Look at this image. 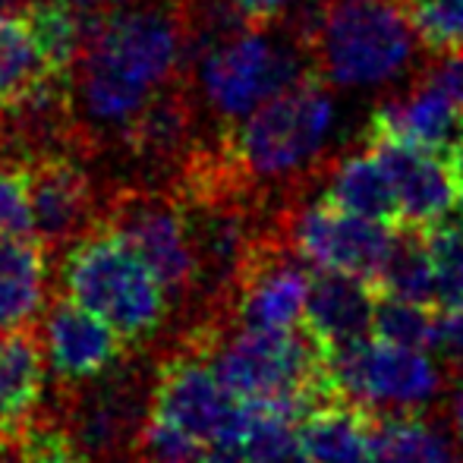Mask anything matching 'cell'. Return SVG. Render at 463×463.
Returning <instances> with one entry per match:
<instances>
[{"instance_id": "1f68e13d", "label": "cell", "mask_w": 463, "mask_h": 463, "mask_svg": "<svg viewBox=\"0 0 463 463\" xmlns=\"http://www.w3.org/2000/svg\"><path fill=\"white\" fill-rule=\"evenodd\" d=\"M420 76H426L432 86H439L448 95V101L463 114V51H451V54H432L420 67Z\"/></svg>"}, {"instance_id": "ac0fdd59", "label": "cell", "mask_w": 463, "mask_h": 463, "mask_svg": "<svg viewBox=\"0 0 463 463\" xmlns=\"http://www.w3.org/2000/svg\"><path fill=\"white\" fill-rule=\"evenodd\" d=\"M44 356L42 335L32 325L0 335V445H10L42 410Z\"/></svg>"}, {"instance_id": "8fae6325", "label": "cell", "mask_w": 463, "mask_h": 463, "mask_svg": "<svg viewBox=\"0 0 463 463\" xmlns=\"http://www.w3.org/2000/svg\"><path fill=\"white\" fill-rule=\"evenodd\" d=\"M32 224L35 240L48 252H61L98 221L95 186L80 152L48 148L25 155Z\"/></svg>"}, {"instance_id": "d6986e66", "label": "cell", "mask_w": 463, "mask_h": 463, "mask_svg": "<svg viewBox=\"0 0 463 463\" xmlns=\"http://www.w3.org/2000/svg\"><path fill=\"white\" fill-rule=\"evenodd\" d=\"M48 259L35 237H0V335L29 328L44 309Z\"/></svg>"}, {"instance_id": "7a4b0ae2", "label": "cell", "mask_w": 463, "mask_h": 463, "mask_svg": "<svg viewBox=\"0 0 463 463\" xmlns=\"http://www.w3.org/2000/svg\"><path fill=\"white\" fill-rule=\"evenodd\" d=\"M328 89L322 76L309 73L240 123L221 129L214 148L240 186L262 202L271 186L284 189L287 199L316 186L325 165L322 148L335 123Z\"/></svg>"}, {"instance_id": "7402d4cb", "label": "cell", "mask_w": 463, "mask_h": 463, "mask_svg": "<svg viewBox=\"0 0 463 463\" xmlns=\"http://www.w3.org/2000/svg\"><path fill=\"white\" fill-rule=\"evenodd\" d=\"M51 76H61L48 67L23 10H0V114L32 98Z\"/></svg>"}, {"instance_id": "5bb4252c", "label": "cell", "mask_w": 463, "mask_h": 463, "mask_svg": "<svg viewBox=\"0 0 463 463\" xmlns=\"http://www.w3.org/2000/svg\"><path fill=\"white\" fill-rule=\"evenodd\" d=\"M120 146L136 161L152 167H184V161L195 152V101L186 80H174L161 89L120 133Z\"/></svg>"}, {"instance_id": "5b68a950", "label": "cell", "mask_w": 463, "mask_h": 463, "mask_svg": "<svg viewBox=\"0 0 463 463\" xmlns=\"http://www.w3.org/2000/svg\"><path fill=\"white\" fill-rule=\"evenodd\" d=\"M420 48L403 0H328L309 38L316 76L331 89H372L410 70Z\"/></svg>"}, {"instance_id": "2e32d148", "label": "cell", "mask_w": 463, "mask_h": 463, "mask_svg": "<svg viewBox=\"0 0 463 463\" xmlns=\"http://www.w3.org/2000/svg\"><path fill=\"white\" fill-rule=\"evenodd\" d=\"M458 117V108L448 101V95L416 73L407 92L384 98L372 108L360 142H407V146L445 152Z\"/></svg>"}, {"instance_id": "4316f807", "label": "cell", "mask_w": 463, "mask_h": 463, "mask_svg": "<svg viewBox=\"0 0 463 463\" xmlns=\"http://www.w3.org/2000/svg\"><path fill=\"white\" fill-rule=\"evenodd\" d=\"M403 10L426 54L463 51V0H403Z\"/></svg>"}, {"instance_id": "8992f818", "label": "cell", "mask_w": 463, "mask_h": 463, "mask_svg": "<svg viewBox=\"0 0 463 463\" xmlns=\"http://www.w3.org/2000/svg\"><path fill=\"white\" fill-rule=\"evenodd\" d=\"M155 378L127 360L92 382L63 388L57 416L86 463H136L142 426L152 413Z\"/></svg>"}, {"instance_id": "d590c367", "label": "cell", "mask_w": 463, "mask_h": 463, "mask_svg": "<svg viewBox=\"0 0 463 463\" xmlns=\"http://www.w3.org/2000/svg\"><path fill=\"white\" fill-rule=\"evenodd\" d=\"M458 202H460V208H458V221H454V224H458L460 231H463V199H458Z\"/></svg>"}, {"instance_id": "6da1fadb", "label": "cell", "mask_w": 463, "mask_h": 463, "mask_svg": "<svg viewBox=\"0 0 463 463\" xmlns=\"http://www.w3.org/2000/svg\"><path fill=\"white\" fill-rule=\"evenodd\" d=\"M184 4L108 10L73 67V117L82 152L117 136L161 89L184 76Z\"/></svg>"}, {"instance_id": "8d00e7d4", "label": "cell", "mask_w": 463, "mask_h": 463, "mask_svg": "<svg viewBox=\"0 0 463 463\" xmlns=\"http://www.w3.org/2000/svg\"><path fill=\"white\" fill-rule=\"evenodd\" d=\"M104 6H114V4H120V0H101Z\"/></svg>"}, {"instance_id": "484cf974", "label": "cell", "mask_w": 463, "mask_h": 463, "mask_svg": "<svg viewBox=\"0 0 463 463\" xmlns=\"http://www.w3.org/2000/svg\"><path fill=\"white\" fill-rule=\"evenodd\" d=\"M246 463H312L297 435V422L280 413L256 410L250 432L240 441Z\"/></svg>"}, {"instance_id": "9c48e42d", "label": "cell", "mask_w": 463, "mask_h": 463, "mask_svg": "<svg viewBox=\"0 0 463 463\" xmlns=\"http://www.w3.org/2000/svg\"><path fill=\"white\" fill-rule=\"evenodd\" d=\"M275 224L312 269L344 271L372 284L394 237V227L350 214L325 199H306V193L275 205Z\"/></svg>"}, {"instance_id": "3957f363", "label": "cell", "mask_w": 463, "mask_h": 463, "mask_svg": "<svg viewBox=\"0 0 463 463\" xmlns=\"http://www.w3.org/2000/svg\"><path fill=\"white\" fill-rule=\"evenodd\" d=\"M61 293L98 312L129 347L155 341L174 306L139 252L98 221L63 250Z\"/></svg>"}, {"instance_id": "83f0119b", "label": "cell", "mask_w": 463, "mask_h": 463, "mask_svg": "<svg viewBox=\"0 0 463 463\" xmlns=\"http://www.w3.org/2000/svg\"><path fill=\"white\" fill-rule=\"evenodd\" d=\"M429 246L435 265V306L441 312L463 309V231L441 221L429 227Z\"/></svg>"}, {"instance_id": "603a6c76", "label": "cell", "mask_w": 463, "mask_h": 463, "mask_svg": "<svg viewBox=\"0 0 463 463\" xmlns=\"http://www.w3.org/2000/svg\"><path fill=\"white\" fill-rule=\"evenodd\" d=\"M375 290L384 297L435 306V265L426 227H394L388 256L375 275Z\"/></svg>"}, {"instance_id": "30bf717a", "label": "cell", "mask_w": 463, "mask_h": 463, "mask_svg": "<svg viewBox=\"0 0 463 463\" xmlns=\"http://www.w3.org/2000/svg\"><path fill=\"white\" fill-rule=\"evenodd\" d=\"M328 363L341 394L372 413L420 410L441 391V372L426 350L397 347L375 335L328 350Z\"/></svg>"}, {"instance_id": "52a82bcc", "label": "cell", "mask_w": 463, "mask_h": 463, "mask_svg": "<svg viewBox=\"0 0 463 463\" xmlns=\"http://www.w3.org/2000/svg\"><path fill=\"white\" fill-rule=\"evenodd\" d=\"M98 224L123 237L161 280L171 303L195 306V252L174 189L123 186L108 199Z\"/></svg>"}, {"instance_id": "9a60e30c", "label": "cell", "mask_w": 463, "mask_h": 463, "mask_svg": "<svg viewBox=\"0 0 463 463\" xmlns=\"http://www.w3.org/2000/svg\"><path fill=\"white\" fill-rule=\"evenodd\" d=\"M378 290L366 278L344 275V271H322L312 275L306 293L303 328L322 344L325 350H337L372 337Z\"/></svg>"}, {"instance_id": "ffe728a7", "label": "cell", "mask_w": 463, "mask_h": 463, "mask_svg": "<svg viewBox=\"0 0 463 463\" xmlns=\"http://www.w3.org/2000/svg\"><path fill=\"white\" fill-rule=\"evenodd\" d=\"M375 420L378 413L344 397L309 410L297 422V435L312 463H369Z\"/></svg>"}, {"instance_id": "277c9868", "label": "cell", "mask_w": 463, "mask_h": 463, "mask_svg": "<svg viewBox=\"0 0 463 463\" xmlns=\"http://www.w3.org/2000/svg\"><path fill=\"white\" fill-rule=\"evenodd\" d=\"M189 67L199 70L202 101L221 120V129L240 123L259 104L316 73L309 48L280 23L227 25L189 61Z\"/></svg>"}, {"instance_id": "ba28073f", "label": "cell", "mask_w": 463, "mask_h": 463, "mask_svg": "<svg viewBox=\"0 0 463 463\" xmlns=\"http://www.w3.org/2000/svg\"><path fill=\"white\" fill-rule=\"evenodd\" d=\"M152 413L184 429L205 448H240L256 407L231 394L208 356L184 344L155 372Z\"/></svg>"}, {"instance_id": "d4e9b609", "label": "cell", "mask_w": 463, "mask_h": 463, "mask_svg": "<svg viewBox=\"0 0 463 463\" xmlns=\"http://www.w3.org/2000/svg\"><path fill=\"white\" fill-rule=\"evenodd\" d=\"M0 454L4 463H86L57 413H38L10 445H0Z\"/></svg>"}, {"instance_id": "836d02e7", "label": "cell", "mask_w": 463, "mask_h": 463, "mask_svg": "<svg viewBox=\"0 0 463 463\" xmlns=\"http://www.w3.org/2000/svg\"><path fill=\"white\" fill-rule=\"evenodd\" d=\"M441 158H445L448 174H451L454 186H458V199H463V114L458 117V127H454V133H451V139H448Z\"/></svg>"}, {"instance_id": "d6a6232c", "label": "cell", "mask_w": 463, "mask_h": 463, "mask_svg": "<svg viewBox=\"0 0 463 463\" xmlns=\"http://www.w3.org/2000/svg\"><path fill=\"white\" fill-rule=\"evenodd\" d=\"M439 350L451 372H458L463 382V309L441 312V328H439Z\"/></svg>"}, {"instance_id": "cb8c5ba5", "label": "cell", "mask_w": 463, "mask_h": 463, "mask_svg": "<svg viewBox=\"0 0 463 463\" xmlns=\"http://www.w3.org/2000/svg\"><path fill=\"white\" fill-rule=\"evenodd\" d=\"M441 309L439 306L413 303V299H397L378 293L375 299V322L372 335L378 341L397 344L410 350H435L439 347Z\"/></svg>"}, {"instance_id": "4dcf8cb0", "label": "cell", "mask_w": 463, "mask_h": 463, "mask_svg": "<svg viewBox=\"0 0 463 463\" xmlns=\"http://www.w3.org/2000/svg\"><path fill=\"white\" fill-rule=\"evenodd\" d=\"M224 10H231L233 16H240L243 23L256 25H275L287 23L290 16H297L299 10L318 4V0H218Z\"/></svg>"}, {"instance_id": "4fadbf2b", "label": "cell", "mask_w": 463, "mask_h": 463, "mask_svg": "<svg viewBox=\"0 0 463 463\" xmlns=\"http://www.w3.org/2000/svg\"><path fill=\"white\" fill-rule=\"evenodd\" d=\"M363 146H369L388 171L397 205H401V224L429 231L451 214L458 202V186L448 174L441 152L407 146V142H363Z\"/></svg>"}, {"instance_id": "f1b7e54d", "label": "cell", "mask_w": 463, "mask_h": 463, "mask_svg": "<svg viewBox=\"0 0 463 463\" xmlns=\"http://www.w3.org/2000/svg\"><path fill=\"white\" fill-rule=\"evenodd\" d=\"M202 454H205L202 441H195L193 435L171 426L161 416L148 413L139 445H136V463H199Z\"/></svg>"}, {"instance_id": "e0dca14e", "label": "cell", "mask_w": 463, "mask_h": 463, "mask_svg": "<svg viewBox=\"0 0 463 463\" xmlns=\"http://www.w3.org/2000/svg\"><path fill=\"white\" fill-rule=\"evenodd\" d=\"M316 186L318 199L331 202L344 212L388 227H401V205H397V193L391 186L388 171L363 142L360 148H350L337 158H325Z\"/></svg>"}, {"instance_id": "7c38bea8", "label": "cell", "mask_w": 463, "mask_h": 463, "mask_svg": "<svg viewBox=\"0 0 463 463\" xmlns=\"http://www.w3.org/2000/svg\"><path fill=\"white\" fill-rule=\"evenodd\" d=\"M129 344L104 322L98 312L86 309L67 293L51 297L44 316V354L61 388L92 382L129 356Z\"/></svg>"}, {"instance_id": "f546056e", "label": "cell", "mask_w": 463, "mask_h": 463, "mask_svg": "<svg viewBox=\"0 0 463 463\" xmlns=\"http://www.w3.org/2000/svg\"><path fill=\"white\" fill-rule=\"evenodd\" d=\"M0 237H35L23 158H0Z\"/></svg>"}, {"instance_id": "e575fe53", "label": "cell", "mask_w": 463, "mask_h": 463, "mask_svg": "<svg viewBox=\"0 0 463 463\" xmlns=\"http://www.w3.org/2000/svg\"><path fill=\"white\" fill-rule=\"evenodd\" d=\"M451 422H454V432H458V439L463 441V382H460V391H458V394H454Z\"/></svg>"}, {"instance_id": "44dd1931", "label": "cell", "mask_w": 463, "mask_h": 463, "mask_svg": "<svg viewBox=\"0 0 463 463\" xmlns=\"http://www.w3.org/2000/svg\"><path fill=\"white\" fill-rule=\"evenodd\" d=\"M369 463H460V458L451 439L420 410H403V413H378Z\"/></svg>"}]
</instances>
